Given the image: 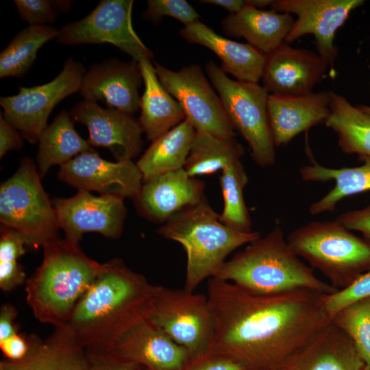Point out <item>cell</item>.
<instances>
[{
    "label": "cell",
    "mask_w": 370,
    "mask_h": 370,
    "mask_svg": "<svg viewBox=\"0 0 370 370\" xmlns=\"http://www.w3.org/2000/svg\"><path fill=\"white\" fill-rule=\"evenodd\" d=\"M323 295L299 289L257 295L210 278L207 297L214 325L210 352L229 356L249 370H277L331 322Z\"/></svg>",
    "instance_id": "obj_1"
},
{
    "label": "cell",
    "mask_w": 370,
    "mask_h": 370,
    "mask_svg": "<svg viewBox=\"0 0 370 370\" xmlns=\"http://www.w3.org/2000/svg\"><path fill=\"white\" fill-rule=\"evenodd\" d=\"M158 289L114 258L101 264L67 325L87 352H110L127 332L149 320Z\"/></svg>",
    "instance_id": "obj_2"
},
{
    "label": "cell",
    "mask_w": 370,
    "mask_h": 370,
    "mask_svg": "<svg viewBox=\"0 0 370 370\" xmlns=\"http://www.w3.org/2000/svg\"><path fill=\"white\" fill-rule=\"evenodd\" d=\"M212 278L231 282L257 295H278L299 289L325 295L337 291L301 261L288 245L279 225L225 261Z\"/></svg>",
    "instance_id": "obj_3"
},
{
    "label": "cell",
    "mask_w": 370,
    "mask_h": 370,
    "mask_svg": "<svg viewBox=\"0 0 370 370\" xmlns=\"http://www.w3.org/2000/svg\"><path fill=\"white\" fill-rule=\"evenodd\" d=\"M42 248L40 265L25 282L26 300L38 321L55 328L67 324L101 264L66 238L58 237Z\"/></svg>",
    "instance_id": "obj_4"
},
{
    "label": "cell",
    "mask_w": 370,
    "mask_h": 370,
    "mask_svg": "<svg viewBox=\"0 0 370 370\" xmlns=\"http://www.w3.org/2000/svg\"><path fill=\"white\" fill-rule=\"evenodd\" d=\"M157 232L180 243L185 249L184 288L189 292H194L205 279L212 278L231 252L260 236L258 232H241L223 224L206 197L171 217Z\"/></svg>",
    "instance_id": "obj_5"
},
{
    "label": "cell",
    "mask_w": 370,
    "mask_h": 370,
    "mask_svg": "<svg viewBox=\"0 0 370 370\" xmlns=\"http://www.w3.org/2000/svg\"><path fill=\"white\" fill-rule=\"evenodd\" d=\"M286 241L337 291L370 270V239L355 235L336 220L310 222L291 232Z\"/></svg>",
    "instance_id": "obj_6"
},
{
    "label": "cell",
    "mask_w": 370,
    "mask_h": 370,
    "mask_svg": "<svg viewBox=\"0 0 370 370\" xmlns=\"http://www.w3.org/2000/svg\"><path fill=\"white\" fill-rule=\"evenodd\" d=\"M1 225L21 233L28 245L43 247L60 229L52 201L32 159L23 158L17 171L0 186Z\"/></svg>",
    "instance_id": "obj_7"
},
{
    "label": "cell",
    "mask_w": 370,
    "mask_h": 370,
    "mask_svg": "<svg viewBox=\"0 0 370 370\" xmlns=\"http://www.w3.org/2000/svg\"><path fill=\"white\" fill-rule=\"evenodd\" d=\"M230 123L248 143L254 162L261 167L275 162V147L269 123V92L258 84L229 78L214 61L205 65Z\"/></svg>",
    "instance_id": "obj_8"
},
{
    "label": "cell",
    "mask_w": 370,
    "mask_h": 370,
    "mask_svg": "<svg viewBox=\"0 0 370 370\" xmlns=\"http://www.w3.org/2000/svg\"><path fill=\"white\" fill-rule=\"evenodd\" d=\"M149 321L184 347L193 359L210 350L214 322L207 295L159 286Z\"/></svg>",
    "instance_id": "obj_9"
},
{
    "label": "cell",
    "mask_w": 370,
    "mask_h": 370,
    "mask_svg": "<svg viewBox=\"0 0 370 370\" xmlns=\"http://www.w3.org/2000/svg\"><path fill=\"white\" fill-rule=\"evenodd\" d=\"M86 72L81 62L67 58L61 72L51 82L30 88L20 86L17 95L1 97L2 116L28 142H38L54 107L79 91Z\"/></svg>",
    "instance_id": "obj_10"
},
{
    "label": "cell",
    "mask_w": 370,
    "mask_h": 370,
    "mask_svg": "<svg viewBox=\"0 0 370 370\" xmlns=\"http://www.w3.org/2000/svg\"><path fill=\"white\" fill-rule=\"evenodd\" d=\"M156 75L165 89L180 103L186 119L196 132L221 138H235L236 133L221 100L197 64L175 71L156 62Z\"/></svg>",
    "instance_id": "obj_11"
},
{
    "label": "cell",
    "mask_w": 370,
    "mask_h": 370,
    "mask_svg": "<svg viewBox=\"0 0 370 370\" xmlns=\"http://www.w3.org/2000/svg\"><path fill=\"white\" fill-rule=\"evenodd\" d=\"M133 0H101L84 18L59 29L62 45L103 44L114 45L139 62L151 60L153 53L140 40L132 23Z\"/></svg>",
    "instance_id": "obj_12"
},
{
    "label": "cell",
    "mask_w": 370,
    "mask_h": 370,
    "mask_svg": "<svg viewBox=\"0 0 370 370\" xmlns=\"http://www.w3.org/2000/svg\"><path fill=\"white\" fill-rule=\"evenodd\" d=\"M364 2L363 0H274L271 10L297 16L285 42L291 43L308 34L314 36L317 53L328 63L334 76V62L338 53L334 43L336 33L351 12Z\"/></svg>",
    "instance_id": "obj_13"
},
{
    "label": "cell",
    "mask_w": 370,
    "mask_h": 370,
    "mask_svg": "<svg viewBox=\"0 0 370 370\" xmlns=\"http://www.w3.org/2000/svg\"><path fill=\"white\" fill-rule=\"evenodd\" d=\"M123 200L116 196H95L79 190L71 197L54 198L52 204L65 238L79 243L84 234L90 232L119 238L127 214Z\"/></svg>",
    "instance_id": "obj_14"
},
{
    "label": "cell",
    "mask_w": 370,
    "mask_h": 370,
    "mask_svg": "<svg viewBox=\"0 0 370 370\" xmlns=\"http://www.w3.org/2000/svg\"><path fill=\"white\" fill-rule=\"evenodd\" d=\"M58 177L78 190L97 191L123 199H134L143 183V175L132 160L110 162L94 150L60 166Z\"/></svg>",
    "instance_id": "obj_15"
},
{
    "label": "cell",
    "mask_w": 370,
    "mask_h": 370,
    "mask_svg": "<svg viewBox=\"0 0 370 370\" xmlns=\"http://www.w3.org/2000/svg\"><path fill=\"white\" fill-rule=\"evenodd\" d=\"M73 120L86 126L92 147L108 149L116 160H132L143 147V130L132 114L114 108H103L84 100L70 111Z\"/></svg>",
    "instance_id": "obj_16"
},
{
    "label": "cell",
    "mask_w": 370,
    "mask_h": 370,
    "mask_svg": "<svg viewBox=\"0 0 370 370\" xmlns=\"http://www.w3.org/2000/svg\"><path fill=\"white\" fill-rule=\"evenodd\" d=\"M328 67V63L318 53L292 47L284 42L265 55L262 86L269 95H307L312 92Z\"/></svg>",
    "instance_id": "obj_17"
},
{
    "label": "cell",
    "mask_w": 370,
    "mask_h": 370,
    "mask_svg": "<svg viewBox=\"0 0 370 370\" xmlns=\"http://www.w3.org/2000/svg\"><path fill=\"white\" fill-rule=\"evenodd\" d=\"M143 82L138 61L110 58L90 67L83 76L79 92L86 101L101 100L109 108L133 114L140 108L138 88Z\"/></svg>",
    "instance_id": "obj_18"
},
{
    "label": "cell",
    "mask_w": 370,
    "mask_h": 370,
    "mask_svg": "<svg viewBox=\"0 0 370 370\" xmlns=\"http://www.w3.org/2000/svg\"><path fill=\"white\" fill-rule=\"evenodd\" d=\"M205 184L190 176L184 169L158 175L145 182L133 199L142 217L164 223L204 197Z\"/></svg>",
    "instance_id": "obj_19"
},
{
    "label": "cell",
    "mask_w": 370,
    "mask_h": 370,
    "mask_svg": "<svg viewBox=\"0 0 370 370\" xmlns=\"http://www.w3.org/2000/svg\"><path fill=\"white\" fill-rule=\"evenodd\" d=\"M332 91L299 96L269 95V123L275 147L286 145L299 134L325 123L330 113Z\"/></svg>",
    "instance_id": "obj_20"
},
{
    "label": "cell",
    "mask_w": 370,
    "mask_h": 370,
    "mask_svg": "<svg viewBox=\"0 0 370 370\" xmlns=\"http://www.w3.org/2000/svg\"><path fill=\"white\" fill-rule=\"evenodd\" d=\"M110 352L149 370H182L191 359L184 347L149 320L127 332Z\"/></svg>",
    "instance_id": "obj_21"
},
{
    "label": "cell",
    "mask_w": 370,
    "mask_h": 370,
    "mask_svg": "<svg viewBox=\"0 0 370 370\" xmlns=\"http://www.w3.org/2000/svg\"><path fill=\"white\" fill-rule=\"evenodd\" d=\"M365 366L349 338L331 321L277 370H363Z\"/></svg>",
    "instance_id": "obj_22"
},
{
    "label": "cell",
    "mask_w": 370,
    "mask_h": 370,
    "mask_svg": "<svg viewBox=\"0 0 370 370\" xmlns=\"http://www.w3.org/2000/svg\"><path fill=\"white\" fill-rule=\"evenodd\" d=\"M0 370H89L88 354L67 325L55 327L45 340L32 335L30 351L25 358H4Z\"/></svg>",
    "instance_id": "obj_23"
},
{
    "label": "cell",
    "mask_w": 370,
    "mask_h": 370,
    "mask_svg": "<svg viewBox=\"0 0 370 370\" xmlns=\"http://www.w3.org/2000/svg\"><path fill=\"white\" fill-rule=\"evenodd\" d=\"M180 34L186 42L214 52L221 62L223 71L236 80L258 83L261 79L265 55L250 45L221 36L199 21L184 26Z\"/></svg>",
    "instance_id": "obj_24"
},
{
    "label": "cell",
    "mask_w": 370,
    "mask_h": 370,
    "mask_svg": "<svg viewBox=\"0 0 370 370\" xmlns=\"http://www.w3.org/2000/svg\"><path fill=\"white\" fill-rule=\"evenodd\" d=\"M294 21L288 13L245 5L238 12L224 18L221 27L226 35L244 38L247 44L267 55L285 42Z\"/></svg>",
    "instance_id": "obj_25"
},
{
    "label": "cell",
    "mask_w": 370,
    "mask_h": 370,
    "mask_svg": "<svg viewBox=\"0 0 370 370\" xmlns=\"http://www.w3.org/2000/svg\"><path fill=\"white\" fill-rule=\"evenodd\" d=\"M138 62L145 84L138 121L147 139L153 141L182 122L186 115L180 103L159 81L151 60L143 58Z\"/></svg>",
    "instance_id": "obj_26"
},
{
    "label": "cell",
    "mask_w": 370,
    "mask_h": 370,
    "mask_svg": "<svg viewBox=\"0 0 370 370\" xmlns=\"http://www.w3.org/2000/svg\"><path fill=\"white\" fill-rule=\"evenodd\" d=\"M359 160L362 164L354 167L333 169L313 162L300 168L304 181L335 182L330 191L310 205L311 214L332 212L343 199L370 190V156H361Z\"/></svg>",
    "instance_id": "obj_27"
},
{
    "label": "cell",
    "mask_w": 370,
    "mask_h": 370,
    "mask_svg": "<svg viewBox=\"0 0 370 370\" xmlns=\"http://www.w3.org/2000/svg\"><path fill=\"white\" fill-rule=\"evenodd\" d=\"M195 134V129L185 119L151 141L136 162L143 182L162 173L184 169Z\"/></svg>",
    "instance_id": "obj_28"
},
{
    "label": "cell",
    "mask_w": 370,
    "mask_h": 370,
    "mask_svg": "<svg viewBox=\"0 0 370 370\" xmlns=\"http://www.w3.org/2000/svg\"><path fill=\"white\" fill-rule=\"evenodd\" d=\"M71 116L62 110L39 138L37 162L41 178L51 166H61L82 153L94 150L76 132Z\"/></svg>",
    "instance_id": "obj_29"
},
{
    "label": "cell",
    "mask_w": 370,
    "mask_h": 370,
    "mask_svg": "<svg viewBox=\"0 0 370 370\" xmlns=\"http://www.w3.org/2000/svg\"><path fill=\"white\" fill-rule=\"evenodd\" d=\"M324 123L336 133L343 153L370 156V116L358 106L332 92L330 113Z\"/></svg>",
    "instance_id": "obj_30"
},
{
    "label": "cell",
    "mask_w": 370,
    "mask_h": 370,
    "mask_svg": "<svg viewBox=\"0 0 370 370\" xmlns=\"http://www.w3.org/2000/svg\"><path fill=\"white\" fill-rule=\"evenodd\" d=\"M243 154L244 148L235 138L196 132L184 169L194 177L212 175L241 160Z\"/></svg>",
    "instance_id": "obj_31"
},
{
    "label": "cell",
    "mask_w": 370,
    "mask_h": 370,
    "mask_svg": "<svg viewBox=\"0 0 370 370\" xmlns=\"http://www.w3.org/2000/svg\"><path fill=\"white\" fill-rule=\"evenodd\" d=\"M59 30L48 25H29L18 32L0 54V77H21L34 64L38 49L57 38Z\"/></svg>",
    "instance_id": "obj_32"
},
{
    "label": "cell",
    "mask_w": 370,
    "mask_h": 370,
    "mask_svg": "<svg viewBox=\"0 0 370 370\" xmlns=\"http://www.w3.org/2000/svg\"><path fill=\"white\" fill-rule=\"evenodd\" d=\"M248 177L241 160L222 171L220 186L223 198V209L219 220L225 225L241 232H251V220L246 206L243 189Z\"/></svg>",
    "instance_id": "obj_33"
},
{
    "label": "cell",
    "mask_w": 370,
    "mask_h": 370,
    "mask_svg": "<svg viewBox=\"0 0 370 370\" xmlns=\"http://www.w3.org/2000/svg\"><path fill=\"white\" fill-rule=\"evenodd\" d=\"M331 321L346 334L365 366L370 368V297L342 309Z\"/></svg>",
    "instance_id": "obj_34"
},
{
    "label": "cell",
    "mask_w": 370,
    "mask_h": 370,
    "mask_svg": "<svg viewBox=\"0 0 370 370\" xmlns=\"http://www.w3.org/2000/svg\"><path fill=\"white\" fill-rule=\"evenodd\" d=\"M20 18L29 25L53 23L62 12L67 13L73 1L14 0Z\"/></svg>",
    "instance_id": "obj_35"
},
{
    "label": "cell",
    "mask_w": 370,
    "mask_h": 370,
    "mask_svg": "<svg viewBox=\"0 0 370 370\" xmlns=\"http://www.w3.org/2000/svg\"><path fill=\"white\" fill-rule=\"evenodd\" d=\"M370 297V270L360 275L343 289L329 295H323L326 312L332 317L342 309L358 301Z\"/></svg>",
    "instance_id": "obj_36"
},
{
    "label": "cell",
    "mask_w": 370,
    "mask_h": 370,
    "mask_svg": "<svg viewBox=\"0 0 370 370\" xmlns=\"http://www.w3.org/2000/svg\"><path fill=\"white\" fill-rule=\"evenodd\" d=\"M147 8L143 13L145 20L157 23L163 16L174 18L184 26L199 21L198 12L186 0H148Z\"/></svg>",
    "instance_id": "obj_37"
},
{
    "label": "cell",
    "mask_w": 370,
    "mask_h": 370,
    "mask_svg": "<svg viewBox=\"0 0 370 370\" xmlns=\"http://www.w3.org/2000/svg\"><path fill=\"white\" fill-rule=\"evenodd\" d=\"M138 370H149L140 367ZM182 370H249L236 359L221 354L209 352L205 356L193 359Z\"/></svg>",
    "instance_id": "obj_38"
},
{
    "label": "cell",
    "mask_w": 370,
    "mask_h": 370,
    "mask_svg": "<svg viewBox=\"0 0 370 370\" xmlns=\"http://www.w3.org/2000/svg\"><path fill=\"white\" fill-rule=\"evenodd\" d=\"M29 246L27 238L19 232L1 225L0 234V262L18 261Z\"/></svg>",
    "instance_id": "obj_39"
},
{
    "label": "cell",
    "mask_w": 370,
    "mask_h": 370,
    "mask_svg": "<svg viewBox=\"0 0 370 370\" xmlns=\"http://www.w3.org/2000/svg\"><path fill=\"white\" fill-rule=\"evenodd\" d=\"M88 354L89 370H138V365L112 352Z\"/></svg>",
    "instance_id": "obj_40"
},
{
    "label": "cell",
    "mask_w": 370,
    "mask_h": 370,
    "mask_svg": "<svg viewBox=\"0 0 370 370\" xmlns=\"http://www.w3.org/2000/svg\"><path fill=\"white\" fill-rule=\"evenodd\" d=\"M336 220L350 231L360 232L365 238L370 239V205L343 212Z\"/></svg>",
    "instance_id": "obj_41"
},
{
    "label": "cell",
    "mask_w": 370,
    "mask_h": 370,
    "mask_svg": "<svg viewBox=\"0 0 370 370\" xmlns=\"http://www.w3.org/2000/svg\"><path fill=\"white\" fill-rule=\"evenodd\" d=\"M32 335L18 333L0 342V349L5 359L17 361L25 358L30 351Z\"/></svg>",
    "instance_id": "obj_42"
},
{
    "label": "cell",
    "mask_w": 370,
    "mask_h": 370,
    "mask_svg": "<svg viewBox=\"0 0 370 370\" xmlns=\"http://www.w3.org/2000/svg\"><path fill=\"white\" fill-rule=\"evenodd\" d=\"M23 267L18 261L0 262V288L10 292L26 282Z\"/></svg>",
    "instance_id": "obj_43"
},
{
    "label": "cell",
    "mask_w": 370,
    "mask_h": 370,
    "mask_svg": "<svg viewBox=\"0 0 370 370\" xmlns=\"http://www.w3.org/2000/svg\"><path fill=\"white\" fill-rule=\"evenodd\" d=\"M21 134L0 115V158L9 151L20 149L23 146Z\"/></svg>",
    "instance_id": "obj_44"
},
{
    "label": "cell",
    "mask_w": 370,
    "mask_h": 370,
    "mask_svg": "<svg viewBox=\"0 0 370 370\" xmlns=\"http://www.w3.org/2000/svg\"><path fill=\"white\" fill-rule=\"evenodd\" d=\"M17 310L11 304L1 306L0 309V342L18 333V325L15 323Z\"/></svg>",
    "instance_id": "obj_45"
},
{
    "label": "cell",
    "mask_w": 370,
    "mask_h": 370,
    "mask_svg": "<svg viewBox=\"0 0 370 370\" xmlns=\"http://www.w3.org/2000/svg\"><path fill=\"white\" fill-rule=\"evenodd\" d=\"M200 3L218 5L235 14L241 10L245 6V0H201Z\"/></svg>",
    "instance_id": "obj_46"
},
{
    "label": "cell",
    "mask_w": 370,
    "mask_h": 370,
    "mask_svg": "<svg viewBox=\"0 0 370 370\" xmlns=\"http://www.w3.org/2000/svg\"><path fill=\"white\" fill-rule=\"evenodd\" d=\"M274 0H245L246 6L251 7L258 10H263L267 6L271 5Z\"/></svg>",
    "instance_id": "obj_47"
},
{
    "label": "cell",
    "mask_w": 370,
    "mask_h": 370,
    "mask_svg": "<svg viewBox=\"0 0 370 370\" xmlns=\"http://www.w3.org/2000/svg\"><path fill=\"white\" fill-rule=\"evenodd\" d=\"M358 108L362 110L364 112H365L367 114L370 116V106H359Z\"/></svg>",
    "instance_id": "obj_48"
},
{
    "label": "cell",
    "mask_w": 370,
    "mask_h": 370,
    "mask_svg": "<svg viewBox=\"0 0 370 370\" xmlns=\"http://www.w3.org/2000/svg\"><path fill=\"white\" fill-rule=\"evenodd\" d=\"M363 370H370V368L368 367L365 366Z\"/></svg>",
    "instance_id": "obj_49"
}]
</instances>
